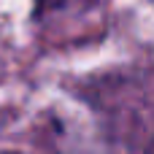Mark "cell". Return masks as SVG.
<instances>
[]
</instances>
